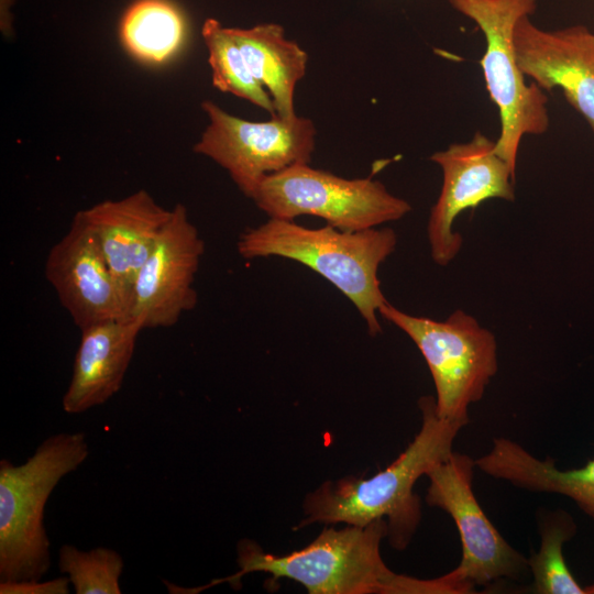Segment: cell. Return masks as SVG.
Masks as SVG:
<instances>
[{
    "label": "cell",
    "mask_w": 594,
    "mask_h": 594,
    "mask_svg": "<svg viewBox=\"0 0 594 594\" xmlns=\"http://www.w3.org/2000/svg\"><path fill=\"white\" fill-rule=\"evenodd\" d=\"M385 537L387 524L380 519L365 526L324 527L306 547L278 556L243 539L238 544V572L186 592L199 593L220 583L240 587L244 575L263 572L272 575L270 584L286 578L305 586L310 594L466 593L451 571L430 580L392 571L381 556Z\"/></svg>",
    "instance_id": "1"
},
{
    "label": "cell",
    "mask_w": 594,
    "mask_h": 594,
    "mask_svg": "<svg viewBox=\"0 0 594 594\" xmlns=\"http://www.w3.org/2000/svg\"><path fill=\"white\" fill-rule=\"evenodd\" d=\"M421 427L407 448L371 477L345 476L322 483L304 502V518L295 529L322 522L365 526L383 519L392 547L404 549L421 519L416 482L453 451L459 431L466 425L438 416L432 396L418 403Z\"/></svg>",
    "instance_id": "2"
},
{
    "label": "cell",
    "mask_w": 594,
    "mask_h": 594,
    "mask_svg": "<svg viewBox=\"0 0 594 594\" xmlns=\"http://www.w3.org/2000/svg\"><path fill=\"white\" fill-rule=\"evenodd\" d=\"M396 245L392 228L342 231L327 224L310 229L294 220L268 218L245 229L237 250L243 258L278 256L311 268L354 305L369 333L377 336L382 332L378 310L387 301L377 273Z\"/></svg>",
    "instance_id": "3"
},
{
    "label": "cell",
    "mask_w": 594,
    "mask_h": 594,
    "mask_svg": "<svg viewBox=\"0 0 594 594\" xmlns=\"http://www.w3.org/2000/svg\"><path fill=\"white\" fill-rule=\"evenodd\" d=\"M86 433L58 432L22 464L0 460V582L41 580L51 566L44 510L54 488L88 458Z\"/></svg>",
    "instance_id": "4"
},
{
    "label": "cell",
    "mask_w": 594,
    "mask_h": 594,
    "mask_svg": "<svg viewBox=\"0 0 594 594\" xmlns=\"http://www.w3.org/2000/svg\"><path fill=\"white\" fill-rule=\"evenodd\" d=\"M482 31L486 48L481 67L488 95L499 112L497 154L516 173L521 139L549 128L548 97L537 84H527L514 44L518 21L530 16L538 0H448Z\"/></svg>",
    "instance_id": "5"
},
{
    "label": "cell",
    "mask_w": 594,
    "mask_h": 594,
    "mask_svg": "<svg viewBox=\"0 0 594 594\" xmlns=\"http://www.w3.org/2000/svg\"><path fill=\"white\" fill-rule=\"evenodd\" d=\"M378 314L404 331L422 354L435 383L438 416L468 424L470 405L483 398L498 370L494 333L461 309L437 321L386 301Z\"/></svg>",
    "instance_id": "6"
},
{
    "label": "cell",
    "mask_w": 594,
    "mask_h": 594,
    "mask_svg": "<svg viewBox=\"0 0 594 594\" xmlns=\"http://www.w3.org/2000/svg\"><path fill=\"white\" fill-rule=\"evenodd\" d=\"M251 199L268 218L314 216L342 231L377 228L411 211L408 201L391 194L378 180L348 179L309 164L266 176Z\"/></svg>",
    "instance_id": "7"
},
{
    "label": "cell",
    "mask_w": 594,
    "mask_h": 594,
    "mask_svg": "<svg viewBox=\"0 0 594 594\" xmlns=\"http://www.w3.org/2000/svg\"><path fill=\"white\" fill-rule=\"evenodd\" d=\"M209 118L194 151L224 168L238 188L251 198L268 175L298 164H309L316 128L308 118L254 122L232 116L210 100L201 105Z\"/></svg>",
    "instance_id": "8"
},
{
    "label": "cell",
    "mask_w": 594,
    "mask_h": 594,
    "mask_svg": "<svg viewBox=\"0 0 594 594\" xmlns=\"http://www.w3.org/2000/svg\"><path fill=\"white\" fill-rule=\"evenodd\" d=\"M475 459L452 451L426 476L428 505L444 510L459 531L462 558L452 570L472 592L502 579H517L528 559L513 548L488 519L473 491Z\"/></svg>",
    "instance_id": "9"
},
{
    "label": "cell",
    "mask_w": 594,
    "mask_h": 594,
    "mask_svg": "<svg viewBox=\"0 0 594 594\" xmlns=\"http://www.w3.org/2000/svg\"><path fill=\"white\" fill-rule=\"evenodd\" d=\"M430 161L441 168L443 179L430 210L427 235L433 262L446 266L463 244L462 235L452 230L458 216L488 199L513 201L516 173L497 154L496 141L480 132L469 142L435 152Z\"/></svg>",
    "instance_id": "10"
},
{
    "label": "cell",
    "mask_w": 594,
    "mask_h": 594,
    "mask_svg": "<svg viewBox=\"0 0 594 594\" xmlns=\"http://www.w3.org/2000/svg\"><path fill=\"white\" fill-rule=\"evenodd\" d=\"M205 242L177 204L135 278L128 317L144 328L172 327L198 300L194 287Z\"/></svg>",
    "instance_id": "11"
},
{
    "label": "cell",
    "mask_w": 594,
    "mask_h": 594,
    "mask_svg": "<svg viewBox=\"0 0 594 594\" xmlns=\"http://www.w3.org/2000/svg\"><path fill=\"white\" fill-rule=\"evenodd\" d=\"M45 276L79 329L128 317L99 243L77 215L68 232L50 250Z\"/></svg>",
    "instance_id": "12"
},
{
    "label": "cell",
    "mask_w": 594,
    "mask_h": 594,
    "mask_svg": "<svg viewBox=\"0 0 594 594\" xmlns=\"http://www.w3.org/2000/svg\"><path fill=\"white\" fill-rule=\"evenodd\" d=\"M514 44L525 76L543 90L560 88L594 133V33L584 25L543 30L524 16Z\"/></svg>",
    "instance_id": "13"
},
{
    "label": "cell",
    "mask_w": 594,
    "mask_h": 594,
    "mask_svg": "<svg viewBox=\"0 0 594 594\" xmlns=\"http://www.w3.org/2000/svg\"><path fill=\"white\" fill-rule=\"evenodd\" d=\"M76 215L96 237L128 312L135 278L168 222L172 209L162 207L141 189L118 200H103Z\"/></svg>",
    "instance_id": "14"
},
{
    "label": "cell",
    "mask_w": 594,
    "mask_h": 594,
    "mask_svg": "<svg viewBox=\"0 0 594 594\" xmlns=\"http://www.w3.org/2000/svg\"><path fill=\"white\" fill-rule=\"evenodd\" d=\"M142 324L130 317L81 328L63 410L70 415L103 405L121 388Z\"/></svg>",
    "instance_id": "15"
},
{
    "label": "cell",
    "mask_w": 594,
    "mask_h": 594,
    "mask_svg": "<svg viewBox=\"0 0 594 594\" xmlns=\"http://www.w3.org/2000/svg\"><path fill=\"white\" fill-rule=\"evenodd\" d=\"M486 475L535 493L571 498L594 521V458L583 466L560 470L548 457L541 460L514 440L495 438L491 450L475 459Z\"/></svg>",
    "instance_id": "16"
},
{
    "label": "cell",
    "mask_w": 594,
    "mask_h": 594,
    "mask_svg": "<svg viewBox=\"0 0 594 594\" xmlns=\"http://www.w3.org/2000/svg\"><path fill=\"white\" fill-rule=\"evenodd\" d=\"M257 81L270 92L276 116L295 117L294 95L305 76L307 53L285 36L276 23H262L250 29L228 28Z\"/></svg>",
    "instance_id": "17"
},
{
    "label": "cell",
    "mask_w": 594,
    "mask_h": 594,
    "mask_svg": "<svg viewBox=\"0 0 594 594\" xmlns=\"http://www.w3.org/2000/svg\"><path fill=\"white\" fill-rule=\"evenodd\" d=\"M186 20L170 0H136L124 12L119 35L138 61L162 64L176 55L185 42Z\"/></svg>",
    "instance_id": "18"
},
{
    "label": "cell",
    "mask_w": 594,
    "mask_h": 594,
    "mask_svg": "<svg viewBox=\"0 0 594 594\" xmlns=\"http://www.w3.org/2000/svg\"><path fill=\"white\" fill-rule=\"evenodd\" d=\"M201 34L208 51L212 85L220 91L245 99L276 117L271 95L252 74L228 28L209 18L204 22Z\"/></svg>",
    "instance_id": "19"
},
{
    "label": "cell",
    "mask_w": 594,
    "mask_h": 594,
    "mask_svg": "<svg viewBox=\"0 0 594 594\" xmlns=\"http://www.w3.org/2000/svg\"><path fill=\"white\" fill-rule=\"evenodd\" d=\"M540 547L528 559L534 590L539 594H586L566 565L563 547L576 532V525L564 510L549 512L539 525Z\"/></svg>",
    "instance_id": "20"
},
{
    "label": "cell",
    "mask_w": 594,
    "mask_h": 594,
    "mask_svg": "<svg viewBox=\"0 0 594 594\" xmlns=\"http://www.w3.org/2000/svg\"><path fill=\"white\" fill-rule=\"evenodd\" d=\"M123 568L122 556L111 548L82 551L63 544L58 551V569L68 576L76 594H120Z\"/></svg>",
    "instance_id": "21"
},
{
    "label": "cell",
    "mask_w": 594,
    "mask_h": 594,
    "mask_svg": "<svg viewBox=\"0 0 594 594\" xmlns=\"http://www.w3.org/2000/svg\"><path fill=\"white\" fill-rule=\"evenodd\" d=\"M70 581L68 576H59L51 581H6L0 582L1 594H68Z\"/></svg>",
    "instance_id": "22"
},
{
    "label": "cell",
    "mask_w": 594,
    "mask_h": 594,
    "mask_svg": "<svg viewBox=\"0 0 594 594\" xmlns=\"http://www.w3.org/2000/svg\"><path fill=\"white\" fill-rule=\"evenodd\" d=\"M584 588H585L586 594H594V583L588 586H585Z\"/></svg>",
    "instance_id": "23"
}]
</instances>
